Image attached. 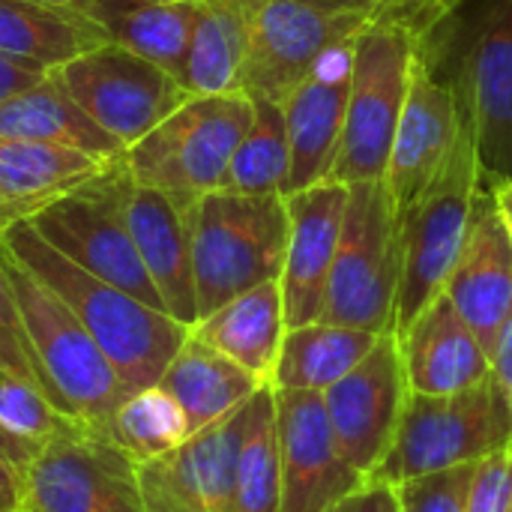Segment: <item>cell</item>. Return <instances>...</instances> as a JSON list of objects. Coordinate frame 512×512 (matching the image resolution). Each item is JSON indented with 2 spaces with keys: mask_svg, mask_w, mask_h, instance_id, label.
I'll use <instances>...</instances> for the list:
<instances>
[{
  "mask_svg": "<svg viewBox=\"0 0 512 512\" xmlns=\"http://www.w3.org/2000/svg\"><path fill=\"white\" fill-rule=\"evenodd\" d=\"M0 243L75 312L120 375L126 393L159 384L192 327L81 270L75 261L45 243L30 222L9 228Z\"/></svg>",
  "mask_w": 512,
  "mask_h": 512,
  "instance_id": "1",
  "label": "cell"
},
{
  "mask_svg": "<svg viewBox=\"0 0 512 512\" xmlns=\"http://www.w3.org/2000/svg\"><path fill=\"white\" fill-rule=\"evenodd\" d=\"M0 264L21 309L27 345L45 396L93 432L108 435L126 387L75 312L0 243Z\"/></svg>",
  "mask_w": 512,
  "mask_h": 512,
  "instance_id": "2",
  "label": "cell"
},
{
  "mask_svg": "<svg viewBox=\"0 0 512 512\" xmlns=\"http://www.w3.org/2000/svg\"><path fill=\"white\" fill-rule=\"evenodd\" d=\"M288 228L285 195L216 189L189 210L198 321L237 294L282 279Z\"/></svg>",
  "mask_w": 512,
  "mask_h": 512,
  "instance_id": "3",
  "label": "cell"
},
{
  "mask_svg": "<svg viewBox=\"0 0 512 512\" xmlns=\"http://www.w3.org/2000/svg\"><path fill=\"white\" fill-rule=\"evenodd\" d=\"M252 96H189L156 129L123 153L135 183L162 192L183 213L204 195L222 189L231 156L252 123Z\"/></svg>",
  "mask_w": 512,
  "mask_h": 512,
  "instance_id": "4",
  "label": "cell"
},
{
  "mask_svg": "<svg viewBox=\"0 0 512 512\" xmlns=\"http://www.w3.org/2000/svg\"><path fill=\"white\" fill-rule=\"evenodd\" d=\"M483 192L480 162L471 129L462 117V132L447 168L435 183L402 210V270L393 309V333H405L411 321L444 294L450 273L456 270L477 198Z\"/></svg>",
  "mask_w": 512,
  "mask_h": 512,
  "instance_id": "5",
  "label": "cell"
},
{
  "mask_svg": "<svg viewBox=\"0 0 512 512\" xmlns=\"http://www.w3.org/2000/svg\"><path fill=\"white\" fill-rule=\"evenodd\" d=\"M399 270L402 216L387 183H351L321 321L378 336L390 333Z\"/></svg>",
  "mask_w": 512,
  "mask_h": 512,
  "instance_id": "6",
  "label": "cell"
},
{
  "mask_svg": "<svg viewBox=\"0 0 512 512\" xmlns=\"http://www.w3.org/2000/svg\"><path fill=\"white\" fill-rule=\"evenodd\" d=\"M512 447V417L492 375L453 396L411 393L390 453L372 477L405 483Z\"/></svg>",
  "mask_w": 512,
  "mask_h": 512,
  "instance_id": "7",
  "label": "cell"
},
{
  "mask_svg": "<svg viewBox=\"0 0 512 512\" xmlns=\"http://www.w3.org/2000/svg\"><path fill=\"white\" fill-rule=\"evenodd\" d=\"M132 177L117 159L108 171L87 180L66 198L54 201L30 219L33 231L81 270L129 291L141 303L162 309L165 303L135 249L126 222V195Z\"/></svg>",
  "mask_w": 512,
  "mask_h": 512,
  "instance_id": "8",
  "label": "cell"
},
{
  "mask_svg": "<svg viewBox=\"0 0 512 512\" xmlns=\"http://www.w3.org/2000/svg\"><path fill=\"white\" fill-rule=\"evenodd\" d=\"M414 54L417 39L402 27L369 21L366 30H360L354 39L345 132L327 180L345 186L384 180L393 135L408 96Z\"/></svg>",
  "mask_w": 512,
  "mask_h": 512,
  "instance_id": "9",
  "label": "cell"
},
{
  "mask_svg": "<svg viewBox=\"0 0 512 512\" xmlns=\"http://www.w3.org/2000/svg\"><path fill=\"white\" fill-rule=\"evenodd\" d=\"M447 81L471 129L483 189L512 177V0H489L453 39Z\"/></svg>",
  "mask_w": 512,
  "mask_h": 512,
  "instance_id": "10",
  "label": "cell"
},
{
  "mask_svg": "<svg viewBox=\"0 0 512 512\" xmlns=\"http://www.w3.org/2000/svg\"><path fill=\"white\" fill-rule=\"evenodd\" d=\"M24 512H147L138 465L108 435L72 420L24 471Z\"/></svg>",
  "mask_w": 512,
  "mask_h": 512,
  "instance_id": "11",
  "label": "cell"
},
{
  "mask_svg": "<svg viewBox=\"0 0 512 512\" xmlns=\"http://www.w3.org/2000/svg\"><path fill=\"white\" fill-rule=\"evenodd\" d=\"M51 72L123 150L192 96L171 72L117 42L84 51Z\"/></svg>",
  "mask_w": 512,
  "mask_h": 512,
  "instance_id": "12",
  "label": "cell"
},
{
  "mask_svg": "<svg viewBox=\"0 0 512 512\" xmlns=\"http://www.w3.org/2000/svg\"><path fill=\"white\" fill-rule=\"evenodd\" d=\"M366 24L369 15L363 12H327L303 0H258L243 66V93L282 105L330 48L351 42Z\"/></svg>",
  "mask_w": 512,
  "mask_h": 512,
  "instance_id": "13",
  "label": "cell"
},
{
  "mask_svg": "<svg viewBox=\"0 0 512 512\" xmlns=\"http://www.w3.org/2000/svg\"><path fill=\"white\" fill-rule=\"evenodd\" d=\"M321 396L342 453L363 477H372L390 453L411 399L399 336L381 333L375 348Z\"/></svg>",
  "mask_w": 512,
  "mask_h": 512,
  "instance_id": "14",
  "label": "cell"
},
{
  "mask_svg": "<svg viewBox=\"0 0 512 512\" xmlns=\"http://www.w3.org/2000/svg\"><path fill=\"white\" fill-rule=\"evenodd\" d=\"M273 399L279 432V512H327L366 477L342 453L321 393L273 387Z\"/></svg>",
  "mask_w": 512,
  "mask_h": 512,
  "instance_id": "15",
  "label": "cell"
},
{
  "mask_svg": "<svg viewBox=\"0 0 512 512\" xmlns=\"http://www.w3.org/2000/svg\"><path fill=\"white\" fill-rule=\"evenodd\" d=\"M459 132H462V111L456 102V90L447 78L435 72L432 60L417 45L408 96L402 105L390 162L384 171V183L399 213L408 210L447 168Z\"/></svg>",
  "mask_w": 512,
  "mask_h": 512,
  "instance_id": "16",
  "label": "cell"
},
{
  "mask_svg": "<svg viewBox=\"0 0 512 512\" xmlns=\"http://www.w3.org/2000/svg\"><path fill=\"white\" fill-rule=\"evenodd\" d=\"M246 405L225 420L195 432L174 453L138 465L144 510L231 512L234 465L243 438Z\"/></svg>",
  "mask_w": 512,
  "mask_h": 512,
  "instance_id": "17",
  "label": "cell"
},
{
  "mask_svg": "<svg viewBox=\"0 0 512 512\" xmlns=\"http://www.w3.org/2000/svg\"><path fill=\"white\" fill-rule=\"evenodd\" d=\"M288 201V252L282 270V300L285 324L303 327L321 321L327 282L342 234V219L348 207V186L336 180H318Z\"/></svg>",
  "mask_w": 512,
  "mask_h": 512,
  "instance_id": "18",
  "label": "cell"
},
{
  "mask_svg": "<svg viewBox=\"0 0 512 512\" xmlns=\"http://www.w3.org/2000/svg\"><path fill=\"white\" fill-rule=\"evenodd\" d=\"M354 39L330 48L318 60V66L303 78V84L282 102L291 144V174L285 195H294L318 180H327L336 162L351 99Z\"/></svg>",
  "mask_w": 512,
  "mask_h": 512,
  "instance_id": "19",
  "label": "cell"
},
{
  "mask_svg": "<svg viewBox=\"0 0 512 512\" xmlns=\"http://www.w3.org/2000/svg\"><path fill=\"white\" fill-rule=\"evenodd\" d=\"M444 297L492 360L495 342L512 318V240L486 189L477 198L471 231Z\"/></svg>",
  "mask_w": 512,
  "mask_h": 512,
  "instance_id": "20",
  "label": "cell"
},
{
  "mask_svg": "<svg viewBox=\"0 0 512 512\" xmlns=\"http://www.w3.org/2000/svg\"><path fill=\"white\" fill-rule=\"evenodd\" d=\"M399 348L408 387L420 396L465 393L492 375L486 348L444 294L399 333Z\"/></svg>",
  "mask_w": 512,
  "mask_h": 512,
  "instance_id": "21",
  "label": "cell"
},
{
  "mask_svg": "<svg viewBox=\"0 0 512 512\" xmlns=\"http://www.w3.org/2000/svg\"><path fill=\"white\" fill-rule=\"evenodd\" d=\"M126 222L135 249L165 303V312L186 327L198 321L189 213L162 192L132 180L126 195Z\"/></svg>",
  "mask_w": 512,
  "mask_h": 512,
  "instance_id": "22",
  "label": "cell"
},
{
  "mask_svg": "<svg viewBox=\"0 0 512 512\" xmlns=\"http://www.w3.org/2000/svg\"><path fill=\"white\" fill-rule=\"evenodd\" d=\"M114 162L54 144L0 138V237L99 177Z\"/></svg>",
  "mask_w": 512,
  "mask_h": 512,
  "instance_id": "23",
  "label": "cell"
},
{
  "mask_svg": "<svg viewBox=\"0 0 512 512\" xmlns=\"http://www.w3.org/2000/svg\"><path fill=\"white\" fill-rule=\"evenodd\" d=\"M0 138L39 141L66 150H81L99 159H120L126 150L111 138L48 69L36 84L0 102Z\"/></svg>",
  "mask_w": 512,
  "mask_h": 512,
  "instance_id": "24",
  "label": "cell"
},
{
  "mask_svg": "<svg viewBox=\"0 0 512 512\" xmlns=\"http://www.w3.org/2000/svg\"><path fill=\"white\" fill-rule=\"evenodd\" d=\"M285 300L282 285L264 282L246 294H237L207 318L192 327V336L225 354L264 384L273 381V369L279 360V348L285 339ZM273 387V384H270Z\"/></svg>",
  "mask_w": 512,
  "mask_h": 512,
  "instance_id": "25",
  "label": "cell"
},
{
  "mask_svg": "<svg viewBox=\"0 0 512 512\" xmlns=\"http://www.w3.org/2000/svg\"><path fill=\"white\" fill-rule=\"evenodd\" d=\"M159 387L171 393L186 411L192 432H201L243 408L267 384L234 360H228L225 354L195 339L189 330V339L168 363L165 375L159 378Z\"/></svg>",
  "mask_w": 512,
  "mask_h": 512,
  "instance_id": "26",
  "label": "cell"
},
{
  "mask_svg": "<svg viewBox=\"0 0 512 512\" xmlns=\"http://www.w3.org/2000/svg\"><path fill=\"white\" fill-rule=\"evenodd\" d=\"M258 0H201L180 84L192 96L243 90L252 12Z\"/></svg>",
  "mask_w": 512,
  "mask_h": 512,
  "instance_id": "27",
  "label": "cell"
},
{
  "mask_svg": "<svg viewBox=\"0 0 512 512\" xmlns=\"http://www.w3.org/2000/svg\"><path fill=\"white\" fill-rule=\"evenodd\" d=\"M198 9L201 0H96L90 21L180 81Z\"/></svg>",
  "mask_w": 512,
  "mask_h": 512,
  "instance_id": "28",
  "label": "cell"
},
{
  "mask_svg": "<svg viewBox=\"0 0 512 512\" xmlns=\"http://www.w3.org/2000/svg\"><path fill=\"white\" fill-rule=\"evenodd\" d=\"M105 42L111 36L87 15L36 0H0V54L12 60L57 69Z\"/></svg>",
  "mask_w": 512,
  "mask_h": 512,
  "instance_id": "29",
  "label": "cell"
},
{
  "mask_svg": "<svg viewBox=\"0 0 512 512\" xmlns=\"http://www.w3.org/2000/svg\"><path fill=\"white\" fill-rule=\"evenodd\" d=\"M375 342L378 333L327 321L288 327L270 384L276 390L327 393L375 348Z\"/></svg>",
  "mask_w": 512,
  "mask_h": 512,
  "instance_id": "30",
  "label": "cell"
},
{
  "mask_svg": "<svg viewBox=\"0 0 512 512\" xmlns=\"http://www.w3.org/2000/svg\"><path fill=\"white\" fill-rule=\"evenodd\" d=\"M279 432L273 387H261L246 405L243 438L234 465L231 512H279Z\"/></svg>",
  "mask_w": 512,
  "mask_h": 512,
  "instance_id": "31",
  "label": "cell"
},
{
  "mask_svg": "<svg viewBox=\"0 0 512 512\" xmlns=\"http://www.w3.org/2000/svg\"><path fill=\"white\" fill-rule=\"evenodd\" d=\"M255 114L240 138L222 180V192L237 195H285L291 174V144L285 108L273 99L252 96Z\"/></svg>",
  "mask_w": 512,
  "mask_h": 512,
  "instance_id": "32",
  "label": "cell"
},
{
  "mask_svg": "<svg viewBox=\"0 0 512 512\" xmlns=\"http://www.w3.org/2000/svg\"><path fill=\"white\" fill-rule=\"evenodd\" d=\"M192 435L186 411L159 384L126 393L108 423V438L135 465L174 453Z\"/></svg>",
  "mask_w": 512,
  "mask_h": 512,
  "instance_id": "33",
  "label": "cell"
},
{
  "mask_svg": "<svg viewBox=\"0 0 512 512\" xmlns=\"http://www.w3.org/2000/svg\"><path fill=\"white\" fill-rule=\"evenodd\" d=\"M72 420L75 417L63 414L39 384L0 375V426L36 453Z\"/></svg>",
  "mask_w": 512,
  "mask_h": 512,
  "instance_id": "34",
  "label": "cell"
},
{
  "mask_svg": "<svg viewBox=\"0 0 512 512\" xmlns=\"http://www.w3.org/2000/svg\"><path fill=\"white\" fill-rule=\"evenodd\" d=\"M474 465H459V468L396 483L402 512H468Z\"/></svg>",
  "mask_w": 512,
  "mask_h": 512,
  "instance_id": "35",
  "label": "cell"
},
{
  "mask_svg": "<svg viewBox=\"0 0 512 512\" xmlns=\"http://www.w3.org/2000/svg\"><path fill=\"white\" fill-rule=\"evenodd\" d=\"M0 375L39 384V372H36V363H33V354L27 345L21 309H18V300L12 294V285H9L3 264H0Z\"/></svg>",
  "mask_w": 512,
  "mask_h": 512,
  "instance_id": "36",
  "label": "cell"
},
{
  "mask_svg": "<svg viewBox=\"0 0 512 512\" xmlns=\"http://www.w3.org/2000/svg\"><path fill=\"white\" fill-rule=\"evenodd\" d=\"M468 0H384L369 21L375 24H393L411 33L420 42H426L438 27H444Z\"/></svg>",
  "mask_w": 512,
  "mask_h": 512,
  "instance_id": "37",
  "label": "cell"
},
{
  "mask_svg": "<svg viewBox=\"0 0 512 512\" xmlns=\"http://www.w3.org/2000/svg\"><path fill=\"white\" fill-rule=\"evenodd\" d=\"M468 512H512V447L495 450L474 465Z\"/></svg>",
  "mask_w": 512,
  "mask_h": 512,
  "instance_id": "38",
  "label": "cell"
},
{
  "mask_svg": "<svg viewBox=\"0 0 512 512\" xmlns=\"http://www.w3.org/2000/svg\"><path fill=\"white\" fill-rule=\"evenodd\" d=\"M327 512H402V501L396 483L366 477L357 489L339 498Z\"/></svg>",
  "mask_w": 512,
  "mask_h": 512,
  "instance_id": "39",
  "label": "cell"
},
{
  "mask_svg": "<svg viewBox=\"0 0 512 512\" xmlns=\"http://www.w3.org/2000/svg\"><path fill=\"white\" fill-rule=\"evenodd\" d=\"M48 69H39L33 63H21V60H12L6 54H0V102L9 99L12 93L36 84Z\"/></svg>",
  "mask_w": 512,
  "mask_h": 512,
  "instance_id": "40",
  "label": "cell"
},
{
  "mask_svg": "<svg viewBox=\"0 0 512 512\" xmlns=\"http://www.w3.org/2000/svg\"><path fill=\"white\" fill-rule=\"evenodd\" d=\"M492 381L498 384L512 417V318L504 327V333L498 336L495 351H492Z\"/></svg>",
  "mask_w": 512,
  "mask_h": 512,
  "instance_id": "41",
  "label": "cell"
},
{
  "mask_svg": "<svg viewBox=\"0 0 512 512\" xmlns=\"http://www.w3.org/2000/svg\"><path fill=\"white\" fill-rule=\"evenodd\" d=\"M0 512H24V471L0 453Z\"/></svg>",
  "mask_w": 512,
  "mask_h": 512,
  "instance_id": "42",
  "label": "cell"
},
{
  "mask_svg": "<svg viewBox=\"0 0 512 512\" xmlns=\"http://www.w3.org/2000/svg\"><path fill=\"white\" fill-rule=\"evenodd\" d=\"M0 453H3L9 462H15L21 471H27V468H30V462L36 459V450H33V447H27L24 441H18L15 435H9L3 426H0Z\"/></svg>",
  "mask_w": 512,
  "mask_h": 512,
  "instance_id": "43",
  "label": "cell"
},
{
  "mask_svg": "<svg viewBox=\"0 0 512 512\" xmlns=\"http://www.w3.org/2000/svg\"><path fill=\"white\" fill-rule=\"evenodd\" d=\"M486 192L492 195V204H495V210H498V216H501V222H504V228H507L512 240V177L489 186Z\"/></svg>",
  "mask_w": 512,
  "mask_h": 512,
  "instance_id": "44",
  "label": "cell"
},
{
  "mask_svg": "<svg viewBox=\"0 0 512 512\" xmlns=\"http://www.w3.org/2000/svg\"><path fill=\"white\" fill-rule=\"evenodd\" d=\"M303 3L327 9V12H363V15H372L384 0H303Z\"/></svg>",
  "mask_w": 512,
  "mask_h": 512,
  "instance_id": "45",
  "label": "cell"
},
{
  "mask_svg": "<svg viewBox=\"0 0 512 512\" xmlns=\"http://www.w3.org/2000/svg\"><path fill=\"white\" fill-rule=\"evenodd\" d=\"M36 3L54 6V9H66V12H78V15H87L90 18V9H93L96 0H36Z\"/></svg>",
  "mask_w": 512,
  "mask_h": 512,
  "instance_id": "46",
  "label": "cell"
}]
</instances>
